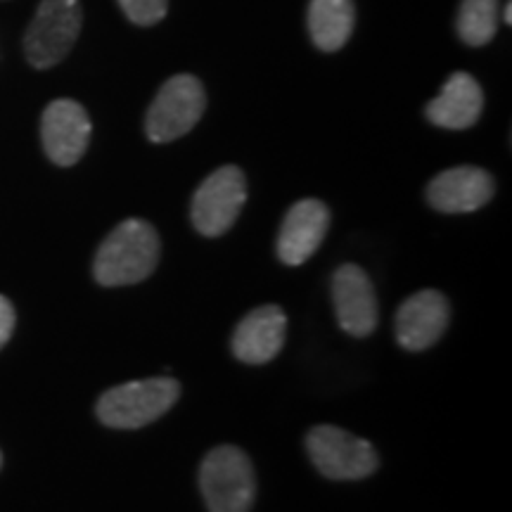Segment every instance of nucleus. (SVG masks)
Here are the masks:
<instances>
[{"label": "nucleus", "mask_w": 512, "mask_h": 512, "mask_svg": "<svg viewBox=\"0 0 512 512\" xmlns=\"http://www.w3.org/2000/svg\"><path fill=\"white\" fill-rule=\"evenodd\" d=\"M159 261V235L147 221L128 219L107 235L95 254V280L105 287L136 285L150 278Z\"/></svg>", "instance_id": "nucleus-1"}, {"label": "nucleus", "mask_w": 512, "mask_h": 512, "mask_svg": "<svg viewBox=\"0 0 512 512\" xmlns=\"http://www.w3.org/2000/svg\"><path fill=\"white\" fill-rule=\"evenodd\" d=\"M181 396V384L171 377H150L112 387L98 401V418L114 430H138L169 411Z\"/></svg>", "instance_id": "nucleus-2"}, {"label": "nucleus", "mask_w": 512, "mask_h": 512, "mask_svg": "<svg viewBox=\"0 0 512 512\" xmlns=\"http://www.w3.org/2000/svg\"><path fill=\"white\" fill-rule=\"evenodd\" d=\"M200 489L209 512H249L256 496L254 467L238 446H219L200 467Z\"/></svg>", "instance_id": "nucleus-3"}, {"label": "nucleus", "mask_w": 512, "mask_h": 512, "mask_svg": "<svg viewBox=\"0 0 512 512\" xmlns=\"http://www.w3.org/2000/svg\"><path fill=\"white\" fill-rule=\"evenodd\" d=\"M83 27L79 0H41L27 36L24 53L36 69L55 67L69 55Z\"/></svg>", "instance_id": "nucleus-4"}, {"label": "nucleus", "mask_w": 512, "mask_h": 512, "mask_svg": "<svg viewBox=\"0 0 512 512\" xmlns=\"http://www.w3.org/2000/svg\"><path fill=\"white\" fill-rule=\"evenodd\" d=\"M207 107V95L200 79L192 74H176L159 88L155 102L147 110L145 131L152 143H171L185 136L197 121L202 119Z\"/></svg>", "instance_id": "nucleus-5"}, {"label": "nucleus", "mask_w": 512, "mask_h": 512, "mask_svg": "<svg viewBox=\"0 0 512 512\" xmlns=\"http://www.w3.org/2000/svg\"><path fill=\"white\" fill-rule=\"evenodd\" d=\"M306 448H309L313 465L325 477L339 479V482L366 479L380 463L370 441L332 425L313 427L306 437Z\"/></svg>", "instance_id": "nucleus-6"}, {"label": "nucleus", "mask_w": 512, "mask_h": 512, "mask_svg": "<svg viewBox=\"0 0 512 512\" xmlns=\"http://www.w3.org/2000/svg\"><path fill=\"white\" fill-rule=\"evenodd\" d=\"M247 200V181L238 166H221L192 197V223L207 238H219L238 221Z\"/></svg>", "instance_id": "nucleus-7"}, {"label": "nucleus", "mask_w": 512, "mask_h": 512, "mask_svg": "<svg viewBox=\"0 0 512 512\" xmlns=\"http://www.w3.org/2000/svg\"><path fill=\"white\" fill-rule=\"evenodd\" d=\"M41 138L46 155L57 166L79 162L91 143V119L76 100L50 102L41 119Z\"/></svg>", "instance_id": "nucleus-8"}, {"label": "nucleus", "mask_w": 512, "mask_h": 512, "mask_svg": "<svg viewBox=\"0 0 512 512\" xmlns=\"http://www.w3.org/2000/svg\"><path fill=\"white\" fill-rule=\"evenodd\" d=\"M332 302L339 328L354 337H366L377 328V297L361 266L344 264L332 275Z\"/></svg>", "instance_id": "nucleus-9"}, {"label": "nucleus", "mask_w": 512, "mask_h": 512, "mask_svg": "<svg viewBox=\"0 0 512 512\" xmlns=\"http://www.w3.org/2000/svg\"><path fill=\"white\" fill-rule=\"evenodd\" d=\"M494 178L477 166L446 169L427 185V200L444 214H467L482 209L494 197Z\"/></svg>", "instance_id": "nucleus-10"}, {"label": "nucleus", "mask_w": 512, "mask_h": 512, "mask_svg": "<svg viewBox=\"0 0 512 512\" xmlns=\"http://www.w3.org/2000/svg\"><path fill=\"white\" fill-rule=\"evenodd\" d=\"M448 302L437 290H420L408 297L396 313V339L403 349L425 351L444 335Z\"/></svg>", "instance_id": "nucleus-11"}, {"label": "nucleus", "mask_w": 512, "mask_h": 512, "mask_svg": "<svg viewBox=\"0 0 512 512\" xmlns=\"http://www.w3.org/2000/svg\"><path fill=\"white\" fill-rule=\"evenodd\" d=\"M287 316L280 306H259L240 320L233 332V354L249 366L273 361L285 344Z\"/></svg>", "instance_id": "nucleus-12"}, {"label": "nucleus", "mask_w": 512, "mask_h": 512, "mask_svg": "<svg viewBox=\"0 0 512 512\" xmlns=\"http://www.w3.org/2000/svg\"><path fill=\"white\" fill-rule=\"evenodd\" d=\"M330 226V211L320 200H302L287 211L278 235V256L287 266H302L320 247Z\"/></svg>", "instance_id": "nucleus-13"}, {"label": "nucleus", "mask_w": 512, "mask_h": 512, "mask_svg": "<svg viewBox=\"0 0 512 512\" xmlns=\"http://www.w3.org/2000/svg\"><path fill=\"white\" fill-rule=\"evenodd\" d=\"M482 110V86L470 74L456 72L441 86L439 95L427 105L425 114L434 126L448 128V131H463V128L477 124Z\"/></svg>", "instance_id": "nucleus-14"}, {"label": "nucleus", "mask_w": 512, "mask_h": 512, "mask_svg": "<svg viewBox=\"0 0 512 512\" xmlns=\"http://www.w3.org/2000/svg\"><path fill=\"white\" fill-rule=\"evenodd\" d=\"M354 0H311L309 34L323 53H335L354 31Z\"/></svg>", "instance_id": "nucleus-15"}, {"label": "nucleus", "mask_w": 512, "mask_h": 512, "mask_svg": "<svg viewBox=\"0 0 512 512\" xmlns=\"http://www.w3.org/2000/svg\"><path fill=\"white\" fill-rule=\"evenodd\" d=\"M498 31V0H463L458 10V36L472 48L494 41Z\"/></svg>", "instance_id": "nucleus-16"}, {"label": "nucleus", "mask_w": 512, "mask_h": 512, "mask_svg": "<svg viewBox=\"0 0 512 512\" xmlns=\"http://www.w3.org/2000/svg\"><path fill=\"white\" fill-rule=\"evenodd\" d=\"M119 8L138 27H152L166 17L169 0H119Z\"/></svg>", "instance_id": "nucleus-17"}, {"label": "nucleus", "mask_w": 512, "mask_h": 512, "mask_svg": "<svg viewBox=\"0 0 512 512\" xmlns=\"http://www.w3.org/2000/svg\"><path fill=\"white\" fill-rule=\"evenodd\" d=\"M12 330H15V309H12L10 299L0 294V349L8 344Z\"/></svg>", "instance_id": "nucleus-18"}, {"label": "nucleus", "mask_w": 512, "mask_h": 512, "mask_svg": "<svg viewBox=\"0 0 512 512\" xmlns=\"http://www.w3.org/2000/svg\"><path fill=\"white\" fill-rule=\"evenodd\" d=\"M503 17H505V19H503V22H505V24H512V19H510V17H512V3H505Z\"/></svg>", "instance_id": "nucleus-19"}, {"label": "nucleus", "mask_w": 512, "mask_h": 512, "mask_svg": "<svg viewBox=\"0 0 512 512\" xmlns=\"http://www.w3.org/2000/svg\"><path fill=\"white\" fill-rule=\"evenodd\" d=\"M0 465H3V456H0Z\"/></svg>", "instance_id": "nucleus-20"}]
</instances>
